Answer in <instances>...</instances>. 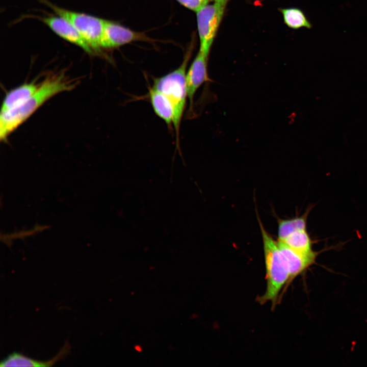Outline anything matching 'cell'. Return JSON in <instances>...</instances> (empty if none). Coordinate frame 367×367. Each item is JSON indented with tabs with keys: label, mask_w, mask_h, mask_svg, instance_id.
Here are the masks:
<instances>
[{
	"label": "cell",
	"mask_w": 367,
	"mask_h": 367,
	"mask_svg": "<svg viewBox=\"0 0 367 367\" xmlns=\"http://www.w3.org/2000/svg\"><path fill=\"white\" fill-rule=\"evenodd\" d=\"M77 84V81L69 78L62 73L45 78L40 82L36 92L23 105L11 111L1 112V140L5 141L12 133L52 97L72 90Z\"/></svg>",
	"instance_id": "obj_1"
},
{
	"label": "cell",
	"mask_w": 367,
	"mask_h": 367,
	"mask_svg": "<svg viewBox=\"0 0 367 367\" xmlns=\"http://www.w3.org/2000/svg\"><path fill=\"white\" fill-rule=\"evenodd\" d=\"M263 243L266 272L265 293L257 298L260 304L271 302L273 307L277 304L281 291L289 285L288 267L275 240L265 228L258 215L257 216Z\"/></svg>",
	"instance_id": "obj_2"
},
{
	"label": "cell",
	"mask_w": 367,
	"mask_h": 367,
	"mask_svg": "<svg viewBox=\"0 0 367 367\" xmlns=\"http://www.w3.org/2000/svg\"><path fill=\"white\" fill-rule=\"evenodd\" d=\"M192 48L187 51L180 66L153 80L152 88L164 93L171 102L174 110L173 125L176 135V146L178 147L181 121L186 107L187 92L186 73Z\"/></svg>",
	"instance_id": "obj_3"
},
{
	"label": "cell",
	"mask_w": 367,
	"mask_h": 367,
	"mask_svg": "<svg viewBox=\"0 0 367 367\" xmlns=\"http://www.w3.org/2000/svg\"><path fill=\"white\" fill-rule=\"evenodd\" d=\"M57 15L70 22L85 38L95 53L101 51L105 20L61 8L45 2Z\"/></svg>",
	"instance_id": "obj_4"
},
{
	"label": "cell",
	"mask_w": 367,
	"mask_h": 367,
	"mask_svg": "<svg viewBox=\"0 0 367 367\" xmlns=\"http://www.w3.org/2000/svg\"><path fill=\"white\" fill-rule=\"evenodd\" d=\"M227 2L208 3L196 12L200 40L199 50L207 57L223 17Z\"/></svg>",
	"instance_id": "obj_5"
},
{
	"label": "cell",
	"mask_w": 367,
	"mask_h": 367,
	"mask_svg": "<svg viewBox=\"0 0 367 367\" xmlns=\"http://www.w3.org/2000/svg\"><path fill=\"white\" fill-rule=\"evenodd\" d=\"M150 40L143 33L134 31L115 22L105 20L102 48H114L134 41Z\"/></svg>",
	"instance_id": "obj_6"
},
{
	"label": "cell",
	"mask_w": 367,
	"mask_h": 367,
	"mask_svg": "<svg viewBox=\"0 0 367 367\" xmlns=\"http://www.w3.org/2000/svg\"><path fill=\"white\" fill-rule=\"evenodd\" d=\"M208 58L199 50L186 73L187 97L189 103V111L193 112V102L195 94L203 84L209 82L208 75Z\"/></svg>",
	"instance_id": "obj_7"
},
{
	"label": "cell",
	"mask_w": 367,
	"mask_h": 367,
	"mask_svg": "<svg viewBox=\"0 0 367 367\" xmlns=\"http://www.w3.org/2000/svg\"><path fill=\"white\" fill-rule=\"evenodd\" d=\"M42 21L62 38L78 46L89 54H95L80 32L64 18L59 16H50L42 18Z\"/></svg>",
	"instance_id": "obj_8"
},
{
	"label": "cell",
	"mask_w": 367,
	"mask_h": 367,
	"mask_svg": "<svg viewBox=\"0 0 367 367\" xmlns=\"http://www.w3.org/2000/svg\"><path fill=\"white\" fill-rule=\"evenodd\" d=\"M278 242L280 251L288 267L290 284L296 277L304 273L315 263L320 252L311 255L304 254L291 248L278 240Z\"/></svg>",
	"instance_id": "obj_9"
},
{
	"label": "cell",
	"mask_w": 367,
	"mask_h": 367,
	"mask_svg": "<svg viewBox=\"0 0 367 367\" xmlns=\"http://www.w3.org/2000/svg\"><path fill=\"white\" fill-rule=\"evenodd\" d=\"M70 350L69 343L66 342L58 353L53 358L47 361L34 360L21 353H13L1 362L0 366H51L57 362L64 359L70 353Z\"/></svg>",
	"instance_id": "obj_10"
},
{
	"label": "cell",
	"mask_w": 367,
	"mask_h": 367,
	"mask_svg": "<svg viewBox=\"0 0 367 367\" xmlns=\"http://www.w3.org/2000/svg\"><path fill=\"white\" fill-rule=\"evenodd\" d=\"M40 82L25 83L10 91L3 101L1 112L18 108L27 102L36 92Z\"/></svg>",
	"instance_id": "obj_11"
},
{
	"label": "cell",
	"mask_w": 367,
	"mask_h": 367,
	"mask_svg": "<svg viewBox=\"0 0 367 367\" xmlns=\"http://www.w3.org/2000/svg\"><path fill=\"white\" fill-rule=\"evenodd\" d=\"M148 95L155 114L167 125L171 126L173 124L174 110L168 97L164 93L152 87L150 89Z\"/></svg>",
	"instance_id": "obj_12"
},
{
	"label": "cell",
	"mask_w": 367,
	"mask_h": 367,
	"mask_svg": "<svg viewBox=\"0 0 367 367\" xmlns=\"http://www.w3.org/2000/svg\"><path fill=\"white\" fill-rule=\"evenodd\" d=\"M279 241L291 248L304 254L311 255L318 252L312 249L313 241L311 240L307 229L295 231L283 240Z\"/></svg>",
	"instance_id": "obj_13"
},
{
	"label": "cell",
	"mask_w": 367,
	"mask_h": 367,
	"mask_svg": "<svg viewBox=\"0 0 367 367\" xmlns=\"http://www.w3.org/2000/svg\"><path fill=\"white\" fill-rule=\"evenodd\" d=\"M310 208H308L300 216H296L289 219L278 218L277 240L282 241L295 231L306 229L307 219L310 211Z\"/></svg>",
	"instance_id": "obj_14"
},
{
	"label": "cell",
	"mask_w": 367,
	"mask_h": 367,
	"mask_svg": "<svg viewBox=\"0 0 367 367\" xmlns=\"http://www.w3.org/2000/svg\"><path fill=\"white\" fill-rule=\"evenodd\" d=\"M280 12L285 24L293 29L301 28L310 29L312 24L306 18L303 12L297 8L281 9Z\"/></svg>",
	"instance_id": "obj_15"
},
{
	"label": "cell",
	"mask_w": 367,
	"mask_h": 367,
	"mask_svg": "<svg viewBox=\"0 0 367 367\" xmlns=\"http://www.w3.org/2000/svg\"><path fill=\"white\" fill-rule=\"evenodd\" d=\"M185 7L196 12L208 3L209 0H176Z\"/></svg>",
	"instance_id": "obj_16"
},
{
	"label": "cell",
	"mask_w": 367,
	"mask_h": 367,
	"mask_svg": "<svg viewBox=\"0 0 367 367\" xmlns=\"http://www.w3.org/2000/svg\"><path fill=\"white\" fill-rule=\"evenodd\" d=\"M135 349H136V351H138V352H141L142 350V347H141L140 346H139V345H136V346H135Z\"/></svg>",
	"instance_id": "obj_17"
},
{
	"label": "cell",
	"mask_w": 367,
	"mask_h": 367,
	"mask_svg": "<svg viewBox=\"0 0 367 367\" xmlns=\"http://www.w3.org/2000/svg\"><path fill=\"white\" fill-rule=\"evenodd\" d=\"M211 1H214V2H224V1L227 2L228 0H211Z\"/></svg>",
	"instance_id": "obj_18"
}]
</instances>
